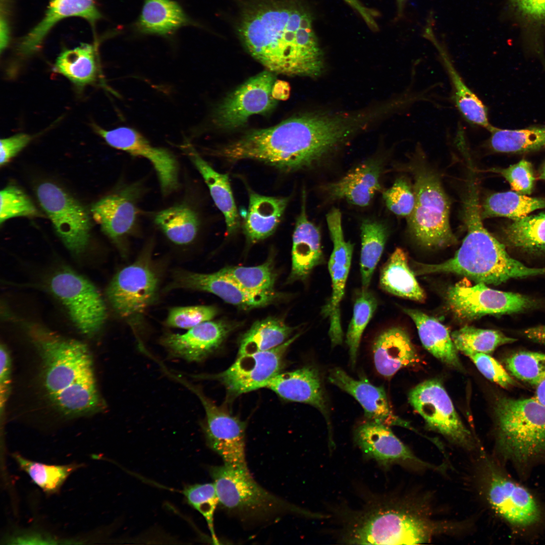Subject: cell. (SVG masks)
I'll return each instance as SVG.
<instances>
[{"instance_id":"54","label":"cell","mask_w":545,"mask_h":545,"mask_svg":"<svg viewBox=\"0 0 545 545\" xmlns=\"http://www.w3.org/2000/svg\"><path fill=\"white\" fill-rule=\"evenodd\" d=\"M511 9L525 23L545 26V0H508Z\"/></svg>"},{"instance_id":"28","label":"cell","mask_w":545,"mask_h":545,"mask_svg":"<svg viewBox=\"0 0 545 545\" xmlns=\"http://www.w3.org/2000/svg\"><path fill=\"white\" fill-rule=\"evenodd\" d=\"M306 196L303 192L301 210L293 234L292 267L288 282L305 280L322 262L321 235L318 227L310 221L306 210Z\"/></svg>"},{"instance_id":"20","label":"cell","mask_w":545,"mask_h":545,"mask_svg":"<svg viewBox=\"0 0 545 545\" xmlns=\"http://www.w3.org/2000/svg\"><path fill=\"white\" fill-rule=\"evenodd\" d=\"M353 440L364 456L385 467L400 464L440 471L444 469L416 456L386 424L367 420L356 427Z\"/></svg>"},{"instance_id":"8","label":"cell","mask_w":545,"mask_h":545,"mask_svg":"<svg viewBox=\"0 0 545 545\" xmlns=\"http://www.w3.org/2000/svg\"><path fill=\"white\" fill-rule=\"evenodd\" d=\"M494 412L497 446L504 456L525 462L545 452V406L534 398L501 397Z\"/></svg>"},{"instance_id":"44","label":"cell","mask_w":545,"mask_h":545,"mask_svg":"<svg viewBox=\"0 0 545 545\" xmlns=\"http://www.w3.org/2000/svg\"><path fill=\"white\" fill-rule=\"evenodd\" d=\"M451 337L458 351L466 356L474 353L489 354L498 347L516 341L499 331L472 326H464L456 330Z\"/></svg>"},{"instance_id":"37","label":"cell","mask_w":545,"mask_h":545,"mask_svg":"<svg viewBox=\"0 0 545 545\" xmlns=\"http://www.w3.org/2000/svg\"><path fill=\"white\" fill-rule=\"evenodd\" d=\"M295 330V328L275 317L257 320L240 339L238 356L264 351L280 346L287 341Z\"/></svg>"},{"instance_id":"26","label":"cell","mask_w":545,"mask_h":545,"mask_svg":"<svg viewBox=\"0 0 545 545\" xmlns=\"http://www.w3.org/2000/svg\"><path fill=\"white\" fill-rule=\"evenodd\" d=\"M372 351L376 371L386 378L401 368L415 366L420 359L409 334L400 326L380 332L373 341Z\"/></svg>"},{"instance_id":"22","label":"cell","mask_w":545,"mask_h":545,"mask_svg":"<svg viewBox=\"0 0 545 545\" xmlns=\"http://www.w3.org/2000/svg\"><path fill=\"white\" fill-rule=\"evenodd\" d=\"M169 288L209 292L227 303L245 309L266 306L280 296L276 292L260 294L248 292L219 271L200 274L179 270L174 274L173 281Z\"/></svg>"},{"instance_id":"1","label":"cell","mask_w":545,"mask_h":545,"mask_svg":"<svg viewBox=\"0 0 545 545\" xmlns=\"http://www.w3.org/2000/svg\"><path fill=\"white\" fill-rule=\"evenodd\" d=\"M366 126L363 113L304 114L251 130L212 153L230 161H258L288 173L312 170Z\"/></svg>"},{"instance_id":"30","label":"cell","mask_w":545,"mask_h":545,"mask_svg":"<svg viewBox=\"0 0 545 545\" xmlns=\"http://www.w3.org/2000/svg\"><path fill=\"white\" fill-rule=\"evenodd\" d=\"M182 148L201 175L215 205L224 215L227 233H235L240 222L228 175L215 170L188 142Z\"/></svg>"},{"instance_id":"21","label":"cell","mask_w":545,"mask_h":545,"mask_svg":"<svg viewBox=\"0 0 545 545\" xmlns=\"http://www.w3.org/2000/svg\"><path fill=\"white\" fill-rule=\"evenodd\" d=\"M138 183L126 185L102 198L91 207L93 220L117 244H122L137 224L138 202L142 194Z\"/></svg>"},{"instance_id":"41","label":"cell","mask_w":545,"mask_h":545,"mask_svg":"<svg viewBox=\"0 0 545 545\" xmlns=\"http://www.w3.org/2000/svg\"><path fill=\"white\" fill-rule=\"evenodd\" d=\"M487 141L494 151L501 153H522L545 147V126H532L511 130L491 126Z\"/></svg>"},{"instance_id":"56","label":"cell","mask_w":545,"mask_h":545,"mask_svg":"<svg viewBox=\"0 0 545 545\" xmlns=\"http://www.w3.org/2000/svg\"><path fill=\"white\" fill-rule=\"evenodd\" d=\"M0 408L3 412L8 400L11 389V360L6 347L1 344L0 347Z\"/></svg>"},{"instance_id":"47","label":"cell","mask_w":545,"mask_h":545,"mask_svg":"<svg viewBox=\"0 0 545 545\" xmlns=\"http://www.w3.org/2000/svg\"><path fill=\"white\" fill-rule=\"evenodd\" d=\"M506 369L515 378L537 386L545 379V354L530 351L514 353L505 360Z\"/></svg>"},{"instance_id":"17","label":"cell","mask_w":545,"mask_h":545,"mask_svg":"<svg viewBox=\"0 0 545 545\" xmlns=\"http://www.w3.org/2000/svg\"><path fill=\"white\" fill-rule=\"evenodd\" d=\"M298 333L272 349L238 356L228 369L213 376L225 386L229 395L235 397L265 388L281 372L289 347L300 336Z\"/></svg>"},{"instance_id":"24","label":"cell","mask_w":545,"mask_h":545,"mask_svg":"<svg viewBox=\"0 0 545 545\" xmlns=\"http://www.w3.org/2000/svg\"><path fill=\"white\" fill-rule=\"evenodd\" d=\"M232 327L223 320H209L184 334L167 333L161 337L160 343L173 356L198 362L221 346Z\"/></svg>"},{"instance_id":"55","label":"cell","mask_w":545,"mask_h":545,"mask_svg":"<svg viewBox=\"0 0 545 545\" xmlns=\"http://www.w3.org/2000/svg\"><path fill=\"white\" fill-rule=\"evenodd\" d=\"M32 137L27 134L19 133L1 139L0 165L3 166L16 156L30 142Z\"/></svg>"},{"instance_id":"10","label":"cell","mask_w":545,"mask_h":545,"mask_svg":"<svg viewBox=\"0 0 545 545\" xmlns=\"http://www.w3.org/2000/svg\"><path fill=\"white\" fill-rule=\"evenodd\" d=\"M408 401L429 429L466 449L475 447L471 432L462 421L439 380L428 379L416 385L410 391Z\"/></svg>"},{"instance_id":"61","label":"cell","mask_w":545,"mask_h":545,"mask_svg":"<svg viewBox=\"0 0 545 545\" xmlns=\"http://www.w3.org/2000/svg\"><path fill=\"white\" fill-rule=\"evenodd\" d=\"M538 178L540 180L545 181V162L542 165L539 171L538 174Z\"/></svg>"},{"instance_id":"43","label":"cell","mask_w":545,"mask_h":545,"mask_svg":"<svg viewBox=\"0 0 545 545\" xmlns=\"http://www.w3.org/2000/svg\"><path fill=\"white\" fill-rule=\"evenodd\" d=\"M246 291L256 294L275 292L277 278L271 259L254 266H227L218 271Z\"/></svg>"},{"instance_id":"29","label":"cell","mask_w":545,"mask_h":545,"mask_svg":"<svg viewBox=\"0 0 545 545\" xmlns=\"http://www.w3.org/2000/svg\"><path fill=\"white\" fill-rule=\"evenodd\" d=\"M70 17L82 18L94 25L101 16L94 0H50L44 18L21 41L20 53L25 56L34 53L54 25Z\"/></svg>"},{"instance_id":"27","label":"cell","mask_w":545,"mask_h":545,"mask_svg":"<svg viewBox=\"0 0 545 545\" xmlns=\"http://www.w3.org/2000/svg\"><path fill=\"white\" fill-rule=\"evenodd\" d=\"M382 170L379 161L367 160L339 180L323 185L321 190L331 200L344 199L353 205L366 206L381 189Z\"/></svg>"},{"instance_id":"51","label":"cell","mask_w":545,"mask_h":545,"mask_svg":"<svg viewBox=\"0 0 545 545\" xmlns=\"http://www.w3.org/2000/svg\"><path fill=\"white\" fill-rule=\"evenodd\" d=\"M383 198L386 206L394 214L409 217L415 205V195L410 183L404 178L395 181L393 185L385 190Z\"/></svg>"},{"instance_id":"12","label":"cell","mask_w":545,"mask_h":545,"mask_svg":"<svg viewBox=\"0 0 545 545\" xmlns=\"http://www.w3.org/2000/svg\"><path fill=\"white\" fill-rule=\"evenodd\" d=\"M37 195L41 206L66 248L73 254L82 253L89 244L91 223L85 208L57 185H39Z\"/></svg>"},{"instance_id":"25","label":"cell","mask_w":545,"mask_h":545,"mask_svg":"<svg viewBox=\"0 0 545 545\" xmlns=\"http://www.w3.org/2000/svg\"><path fill=\"white\" fill-rule=\"evenodd\" d=\"M282 399L309 404L317 408L330 427L329 410L322 380L317 368L306 365L293 371L280 372L265 387Z\"/></svg>"},{"instance_id":"60","label":"cell","mask_w":545,"mask_h":545,"mask_svg":"<svg viewBox=\"0 0 545 545\" xmlns=\"http://www.w3.org/2000/svg\"><path fill=\"white\" fill-rule=\"evenodd\" d=\"M534 398L545 406V379L536 386Z\"/></svg>"},{"instance_id":"53","label":"cell","mask_w":545,"mask_h":545,"mask_svg":"<svg viewBox=\"0 0 545 545\" xmlns=\"http://www.w3.org/2000/svg\"><path fill=\"white\" fill-rule=\"evenodd\" d=\"M480 372L487 379L502 388L508 389L515 384V381L502 365L489 354L474 353L467 356Z\"/></svg>"},{"instance_id":"2","label":"cell","mask_w":545,"mask_h":545,"mask_svg":"<svg viewBox=\"0 0 545 545\" xmlns=\"http://www.w3.org/2000/svg\"><path fill=\"white\" fill-rule=\"evenodd\" d=\"M239 36L267 70L314 77L324 69L323 52L309 11L300 0H255L242 10Z\"/></svg>"},{"instance_id":"39","label":"cell","mask_w":545,"mask_h":545,"mask_svg":"<svg viewBox=\"0 0 545 545\" xmlns=\"http://www.w3.org/2000/svg\"><path fill=\"white\" fill-rule=\"evenodd\" d=\"M542 208H545V198L507 191L493 193L486 197L480 206V215L482 220L501 216L516 220Z\"/></svg>"},{"instance_id":"46","label":"cell","mask_w":545,"mask_h":545,"mask_svg":"<svg viewBox=\"0 0 545 545\" xmlns=\"http://www.w3.org/2000/svg\"><path fill=\"white\" fill-rule=\"evenodd\" d=\"M20 468L29 476L32 481L45 493L52 494L60 489L66 479L80 465L71 464L49 465L34 462L19 454H13Z\"/></svg>"},{"instance_id":"3","label":"cell","mask_w":545,"mask_h":545,"mask_svg":"<svg viewBox=\"0 0 545 545\" xmlns=\"http://www.w3.org/2000/svg\"><path fill=\"white\" fill-rule=\"evenodd\" d=\"M463 214L467 234L448 260L436 264L414 262L415 275L454 274L478 283L498 285L512 279L545 275V267H528L510 256L505 246L483 226L478 191L473 174L469 177Z\"/></svg>"},{"instance_id":"31","label":"cell","mask_w":545,"mask_h":545,"mask_svg":"<svg viewBox=\"0 0 545 545\" xmlns=\"http://www.w3.org/2000/svg\"><path fill=\"white\" fill-rule=\"evenodd\" d=\"M414 322L420 341L432 355L449 367L463 370L449 330L437 318L415 309L403 308Z\"/></svg>"},{"instance_id":"4","label":"cell","mask_w":545,"mask_h":545,"mask_svg":"<svg viewBox=\"0 0 545 545\" xmlns=\"http://www.w3.org/2000/svg\"><path fill=\"white\" fill-rule=\"evenodd\" d=\"M338 540L348 544H418L440 534L439 520L417 513L404 500L389 496H370L357 509L341 508Z\"/></svg>"},{"instance_id":"7","label":"cell","mask_w":545,"mask_h":545,"mask_svg":"<svg viewBox=\"0 0 545 545\" xmlns=\"http://www.w3.org/2000/svg\"><path fill=\"white\" fill-rule=\"evenodd\" d=\"M213 480L223 508L251 519H264L284 514L322 519L325 514L312 512L292 504L267 491L253 478L249 470L228 465L211 466Z\"/></svg>"},{"instance_id":"50","label":"cell","mask_w":545,"mask_h":545,"mask_svg":"<svg viewBox=\"0 0 545 545\" xmlns=\"http://www.w3.org/2000/svg\"><path fill=\"white\" fill-rule=\"evenodd\" d=\"M217 313L216 308L211 306L176 307L170 309L166 322L170 327L190 329L210 320Z\"/></svg>"},{"instance_id":"49","label":"cell","mask_w":545,"mask_h":545,"mask_svg":"<svg viewBox=\"0 0 545 545\" xmlns=\"http://www.w3.org/2000/svg\"><path fill=\"white\" fill-rule=\"evenodd\" d=\"M0 223L17 216H34L39 214L28 196L20 189L9 186L0 193Z\"/></svg>"},{"instance_id":"38","label":"cell","mask_w":545,"mask_h":545,"mask_svg":"<svg viewBox=\"0 0 545 545\" xmlns=\"http://www.w3.org/2000/svg\"><path fill=\"white\" fill-rule=\"evenodd\" d=\"M154 221L173 243L185 245L195 239L199 227L196 212L186 204L174 205L157 212Z\"/></svg>"},{"instance_id":"52","label":"cell","mask_w":545,"mask_h":545,"mask_svg":"<svg viewBox=\"0 0 545 545\" xmlns=\"http://www.w3.org/2000/svg\"><path fill=\"white\" fill-rule=\"evenodd\" d=\"M490 171L501 175L516 192L527 195L533 191L535 177L531 163L526 159H523L506 168L492 169Z\"/></svg>"},{"instance_id":"59","label":"cell","mask_w":545,"mask_h":545,"mask_svg":"<svg viewBox=\"0 0 545 545\" xmlns=\"http://www.w3.org/2000/svg\"><path fill=\"white\" fill-rule=\"evenodd\" d=\"M523 335L533 342L545 345V325L527 328Z\"/></svg>"},{"instance_id":"57","label":"cell","mask_w":545,"mask_h":545,"mask_svg":"<svg viewBox=\"0 0 545 545\" xmlns=\"http://www.w3.org/2000/svg\"><path fill=\"white\" fill-rule=\"evenodd\" d=\"M344 1L360 14L370 28L374 31H376L378 29V26L374 19L375 16H376V12L364 7L358 0Z\"/></svg>"},{"instance_id":"34","label":"cell","mask_w":545,"mask_h":545,"mask_svg":"<svg viewBox=\"0 0 545 545\" xmlns=\"http://www.w3.org/2000/svg\"><path fill=\"white\" fill-rule=\"evenodd\" d=\"M425 36L432 41L441 55L452 83L453 101L462 116L469 123L488 130L492 125L489 122L486 106L463 81L431 29L426 30Z\"/></svg>"},{"instance_id":"19","label":"cell","mask_w":545,"mask_h":545,"mask_svg":"<svg viewBox=\"0 0 545 545\" xmlns=\"http://www.w3.org/2000/svg\"><path fill=\"white\" fill-rule=\"evenodd\" d=\"M93 128L111 146L148 160L155 171L163 195H168L178 189V162L169 150L153 146L139 131L130 127L105 130L94 125Z\"/></svg>"},{"instance_id":"18","label":"cell","mask_w":545,"mask_h":545,"mask_svg":"<svg viewBox=\"0 0 545 545\" xmlns=\"http://www.w3.org/2000/svg\"><path fill=\"white\" fill-rule=\"evenodd\" d=\"M326 222L333 249L328 262L332 281V295L330 301L323 307V315L330 319L329 336L332 347L343 343L340 304L344 295L350 271L353 245L345 239L340 210L333 207L326 215Z\"/></svg>"},{"instance_id":"11","label":"cell","mask_w":545,"mask_h":545,"mask_svg":"<svg viewBox=\"0 0 545 545\" xmlns=\"http://www.w3.org/2000/svg\"><path fill=\"white\" fill-rule=\"evenodd\" d=\"M484 492L492 509L510 525L527 528L542 519L541 507L531 493L492 462L485 464Z\"/></svg>"},{"instance_id":"14","label":"cell","mask_w":545,"mask_h":545,"mask_svg":"<svg viewBox=\"0 0 545 545\" xmlns=\"http://www.w3.org/2000/svg\"><path fill=\"white\" fill-rule=\"evenodd\" d=\"M199 398L205 412L203 430L208 447L220 456L223 464L249 470L246 455V424L218 407L194 386L177 377Z\"/></svg>"},{"instance_id":"16","label":"cell","mask_w":545,"mask_h":545,"mask_svg":"<svg viewBox=\"0 0 545 545\" xmlns=\"http://www.w3.org/2000/svg\"><path fill=\"white\" fill-rule=\"evenodd\" d=\"M275 74L266 70L229 94L213 112L214 124L221 129H235L244 125L253 115L269 113L277 102L272 96Z\"/></svg>"},{"instance_id":"6","label":"cell","mask_w":545,"mask_h":545,"mask_svg":"<svg viewBox=\"0 0 545 545\" xmlns=\"http://www.w3.org/2000/svg\"><path fill=\"white\" fill-rule=\"evenodd\" d=\"M419 152L412 165L415 205L408 217L409 232L427 248H440L457 242L450 224V202L440 179Z\"/></svg>"},{"instance_id":"35","label":"cell","mask_w":545,"mask_h":545,"mask_svg":"<svg viewBox=\"0 0 545 545\" xmlns=\"http://www.w3.org/2000/svg\"><path fill=\"white\" fill-rule=\"evenodd\" d=\"M415 276L405 251L396 248L381 268L379 286L382 290L395 296L423 302L425 294Z\"/></svg>"},{"instance_id":"36","label":"cell","mask_w":545,"mask_h":545,"mask_svg":"<svg viewBox=\"0 0 545 545\" xmlns=\"http://www.w3.org/2000/svg\"><path fill=\"white\" fill-rule=\"evenodd\" d=\"M56 71L75 85L82 87L96 81L98 71L94 47L82 44L66 49L57 59Z\"/></svg>"},{"instance_id":"9","label":"cell","mask_w":545,"mask_h":545,"mask_svg":"<svg viewBox=\"0 0 545 545\" xmlns=\"http://www.w3.org/2000/svg\"><path fill=\"white\" fill-rule=\"evenodd\" d=\"M49 289L66 308L70 318L83 335L92 337L102 327L106 318L104 300L95 286L87 279L68 268L56 272Z\"/></svg>"},{"instance_id":"23","label":"cell","mask_w":545,"mask_h":545,"mask_svg":"<svg viewBox=\"0 0 545 545\" xmlns=\"http://www.w3.org/2000/svg\"><path fill=\"white\" fill-rule=\"evenodd\" d=\"M328 379L359 402L367 420L414 430L408 421L394 413L383 387L375 386L364 377L356 379L339 367L330 369Z\"/></svg>"},{"instance_id":"5","label":"cell","mask_w":545,"mask_h":545,"mask_svg":"<svg viewBox=\"0 0 545 545\" xmlns=\"http://www.w3.org/2000/svg\"><path fill=\"white\" fill-rule=\"evenodd\" d=\"M25 326L41 358L43 384L54 406L97 388L91 356L85 344L38 323H27Z\"/></svg>"},{"instance_id":"48","label":"cell","mask_w":545,"mask_h":545,"mask_svg":"<svg viewBox=\"0 0 545 545\" xmlns=\"http://www.w3.org/2000/svg\"><path fill=\"white\" fill-rule=\"evenodd\" d=\"M183 494L188 503L204 518L214 543H219L214 517L220 502L213 482L189 485L184 489Z\"/></svg>"},{"instance_id":"13","label":"cell","mask_w":545,"mask_h":545,"mask_svg":"<svg viewBox=\"0 0 545 545\" xmlns=\"http://www.w3.org/2000/svg\"><path fill=\"white\" fill-rule=\"evenodd\" d=\"M158 284L157 276L150 265L138 260L115 275L106 295L115 312L130 324L136 325L153 301Z\"/></svg>"},{"instance_id":"33","label":"cell","mask_w":545,"mask_h":545,"mask_svg":"<svg viewBox=\"0 0 545 545\" xmlns=\"http://www.w3.org/2000/svg\"><path fill=\"white\" fill-rule=\"evenodd\" d=\"M188 25L199 26L176 2L143 0L142 9L135 27L141 34L167 37Z\"/></svg>"},{"instance_id":"62","label":"cell","mask_w":545,"mask_h":545,"mask_svg":"<svg viewBox=\"0 0 545 545\" xmlns=\"http://www.w3.org/2000/svg\"><path fill=\"white\" fill-rule=\"evenodd\" d=\"M405 1L406 0H397V4H398V9H399V13L400 14L402 13L403 8V6H404V4Z\"/></svg>"},{"instance_id":"42","label":"cell","mask_w":545,"mask_h":545,"mask_svg":"<svg viewBox=\"0 0 545 545\" xmlns=\"http://www.w3.org/2000/svg\"><path fill=\"white\" fill-rule=\"evenodd\" d=\"M360 271L362 288L368 289L389 236L387 227L378 221L367 219L361 225Z\"/></svg>"},{"instance_id":"15","label":"cell","mask_w":545,"mask_h":545,"mask_svg":"<svg viewBox=\"0 0 545 545\" xmlns=\"http://www.w3.org/2000/svg\"><path fill=\"white\" fill-rule=\"evenodd\" d=\"M449 306L460 320L471 321L486 315H502L524 311L536 302L523 295L491 289L482 283L470 286L460 282L449 289Z\"/></svg>"},{"instance_id":"40","label":"cell","mask_w":545,"mask_h":545,"mask_svg":"<svg viewBox=\"0 0 545 545\" xmlns=\"http://www.w3.org/2000/svg\"><path fill=\"white\" fill-rule=\"evenodd\" d=\"M505 243L528 253H545V213L527 215L513 221L502 230Z\"/></svg>"},{"instance_id":"45","label":"cell","mask_w":545,"mask_h":545,"mask_svg":"<svg viewBox=\"0 0 545 545\" xmlns=\"http://www.w3.org/2000/svg\"><path fill=\"white\" fill-rule=\"evenodd\" d=\"M377 303L375 296L368 289L361 288L356 296L346 338L353 368L356 365L362 334L377 308Z\"/></svg>"},{"instance_id":"58","label":"cell","mask_w":545,"mask_h":545,"mask_svg":"<svg viewBox=\"0 0 545 545\" xmlns=\"http://www.w3.org/2000/svg\"><path fill=\"white\" fill-rule=\"evenodd\" d=\"M289 84L283 80H276L272 87V96L277 100H286L290 95Z\"/></svg>"},{"instance_id":"32","label":"cell","mask_w":545,"mask_h":545,"mask_svg":"<svg viewBox=\"0 0 545 545\" xmlns=\"http://www.w3.org/2000/svg\"><path fill=\"white\" fill-rule=\"evenodd\" d=\"M288 202V198L264 196L250 190L243 226L248 240L255 243L271 235L280 223Z\"/></svg>"}]
</instances>
